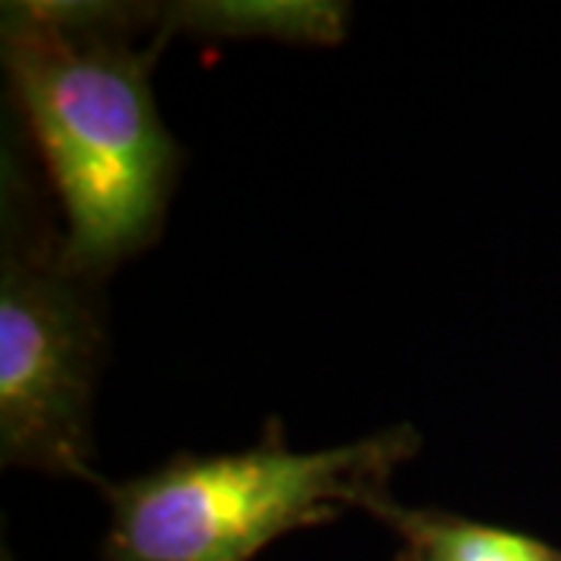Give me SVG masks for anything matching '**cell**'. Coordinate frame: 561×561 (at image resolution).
<instances>
[{
  "instance_id": "obj_3",
  "label": "cell",
  "mask_w": 561,
  "mask_h": 561,
  "mask_svg": "<svg viewBox=\"0 0 561 561\" xmlns=\"http://www.w3.org/2000/svg\"><path fill=\"white\" fill-rule=\"evenodd\" d=\"M91 280L60 265V241L35 216L20 165L3 162L0 260V459L98 483L91 402L103 359Z\"/></svg>"
},
{
  "instance_id": "obj_1",
  "label": "cell",
  "mask_w": 561,
  "mask_h": 561,
  "mask_svg": "<svg viewBox=\"0 0 561 561\" xmlns=\"http://www.w3.org/2000/svg\"><path fill=\"white\" fill-rule=\"evenodd\" d=\"M225 35H275L268 3L147 7L32 0L3 7V69L66 219L60 265L101 284L160 238L179 179V144L165 131L150 66L179 25Z\"/></svg>"
},
{
  "instance_id": "obj_2",
  "label": "cell",
  "mask_w": 561,
  "mask_h": 561,
  "mask_svg": "<svg viewBox=\"0 0 561 561\" xmlns=\"http://www.w3.org/2000/svg\"><path fill=\"white\" fill-rule=\"evenodd\" d=\"M412 424L365 440L294 453L278 421L243 453L175 456L135 481L106 483L110 534L103 561H247L268 542L341 518L371 515L390 478L419 453Z\"/></svg>"
},
{
  "instance_id": "obj_4",
  "label": "cell",
  "mask_w": 561,
  "mask_h": 561,
  "mask_svg": "<svg viewBox=\"0 0 561 561\" xmlns=\"http://www.w3.org/2000/svg\"><path fill=\"white\" fill-rule=\"evenodd\" d=\"M371 515L402 540L397 561H561L549 542L493 524L468 522L437 508H405L383 500Z\"/></svg>"
}]
</instances>
